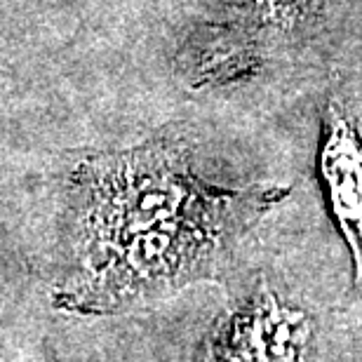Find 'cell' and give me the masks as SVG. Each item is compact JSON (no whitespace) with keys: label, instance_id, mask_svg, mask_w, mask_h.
Returning a JSON list of instances; mask_svg holds the SVG:
<instances>
[{"label":"cell","instance_id":"cell-1","mask_svg":"<svg viewBox=\"0 0 362 362\" xmlns=\"http://www.w3.org/2000/svg\"><path fill=\"white\" fill-rule=\"evenodd\" d=\"M285 195L205 184L175 144L97 158L78 198L81 303L113 310L202 278Z\"/></svg>","mask_w":362,"mask_h":362},{"label":"cell","instance_id":"cell-2","mask_svg":"<svg viewBox=\"0 0 362 362\" xmlns=\"http://www.w3.org/2000/svg\"><path fill=\"white\" fill-rule=\"evenodd\" d=\"M313 320L269 285H259L216 327L207 362H306Z\"/></svg>","mask_w":362,"mask_h":362},{"label":"cell","instance_id":"cell-3","mask_svg":"<svg viewBox=\"0 0 362 362\" xmlns=\"http://www.w3.org/2000/svg\"><path fill=\"white\" fill-rule=\"evenodd\" d=\"M317 175L329 214L349 247L356 285L362 287V139L341 101H329L325 108Z\"/></svg>","mask_w":362,"mask_h":362},{"label":"cell","instance_id":"cell-4","mask_svg":"<svg viewBox=\"0 0 362 362\" xmlns=\"http://www.w3.org/2000/svg\"><path fill=\"white\" fill-rule=\"evenodd\" d=\"M334 5V0H240L238 14L245 31L266 38L303 31Z\"/></svg>","mask_w":362,"mask_h":362}]
</instances>
